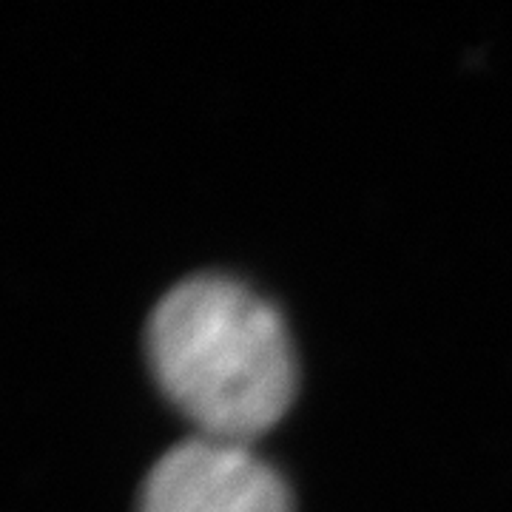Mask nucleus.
Wrapping results in <instances>:
<instances>
[{
  "label": "nucleus",
  "instance_id": "1",
  "mask_svg": "<svg viewBox=\"0 0 512 512\" xmlns=\"http://www.w3.org/2000/svg\"><path fill=\"white\" fill-rule=\"evenodd\" d=\"M146 350L163 393L200 436L251 444L296 396V356L282 316L225 276H194L148 319Z\"/></svg>",
  "mask_w": 512,
  "mask_h": 512
},
{
  "label": "nucleus",
  "instance_id": "2",
  "mask_svg": "<svg viewBox=\"0 0 512 512\" xmlns=\"http://www.w3.org/2000/svg\"><path fill=\"white\" fill-rule=\"evenodd\" d=\"M137 512H293L291 490L242 441L197 436L146 476Z\"/></svg>",
  "mask_w": 512,
  "mask_h": 512
}]
</instances>
